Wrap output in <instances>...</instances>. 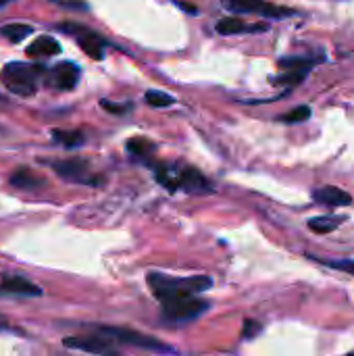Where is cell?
I'll return each instance as SVG.
<instances>
[{
	"label": "cell",
	"mask_w": 354,
	"mask_h": 356,
	"mask_svg": "<svg viewBox=\"0 0 354 356\" xmlns=\"http://www.w3.org/2000/svg\"><path fill=\"white\" fill-rule=\"evenodd\" d=\"M146 282L152 290V294L159 298V302L173 298V296H198L202 292H207L213 282L211 277L204 275H194V277H167L159 271H150L146 275Z\"/></svg>",
	"instance_id": "obj_1"
},
{
	"label": "cell",
	"mask_w": 354,
	"mask_h": 356,
	"mask_svg": "<svg viewBox=\"0 0 354 356\" xmlns=\"http://www.w3.org/2000/svg\"><path fill=\"white\" fill-rule=\"evenodd\" d=\"M44 69L40 65H27V63H6L0 71L2 86L21 98H31L38 92V81Z\"/></svg>",
	"instance_id": "obj_2"
},
{
	"label": "cell",
	"mask_w": 354,
	"mask_h": 356,
	"mask_svg": "<svg viewBox=\"0 0 354 356\" xmlns=\"http://www.w3.org/2000/svg\"><path fill=\"white\" fill-rule=\"evenodd\" d=\"M163 309V317L173 321V323H188L198 319L202 313L209 311V302L198 298V296H173L161 302Z\"/></svg>",
	"instance_id": "obj_3"
},
{
	"label": "cell",
	"mask_w": 354,
	"mask_h": 356,
	"mask_svg": "<svg viewBox=\"0 0 354 356\" xmlns=\"http://www.w3.org/2000/svg\"><path fill=\"white\" fill-rule=\"evenodd\" d=\"M63 344L67 348L81 350V353L94 356H121V350L117 348V342L106 338L98 330H94L92 334H86V336H69L63 340Z\"/></svg>",
	"instance_id": "obj_4"
},
{
	"label": "cell",
	"mask_w": 354,
	"mask_h": 356,
	"mask_svg": "<svg viewBox=\"0 0 354 356\" xmlns=\"http://www.w3.org/2000/svg\"><path fill=\"white\" fill-rule=\"evenodd\" d=\"M94 330H98L106 338L115 340L117 344H129V346H138V348L152 350V353H169V346H165L156 338L134 332V330H125V327H94Z\"/></svg>",
	"instance_id": "obj_5"
},
{
	"label": "cell",
	"mask_w": 354,
	"mask_h": 356,
	"mask_svg": "<svg viewBox=\"0 0 354 356\" xmlns=\"http://www.w3.org/2000/svg\"><path fill=\"white\" fill-rule=\"evenodd\" d=\"M58 29H63L65 33H71V35L79 42L81 50H83L88 56H92V58H96V60H100V58L104 56V42H102V38H100L98 33H94L92 29L81 27V25H73V23H63V25H58Z\"/></svg>",
	"instance_id": "obj_6"
},
{
	"label": "cell",
	"mask_w": 354,
	"mask_h": 356,
	"mask_svg": "<svg viewBox=\"0 0 354 356\" xmlns=\"http://www.w3.org/2000/svg\"><path fill=\"white\" fill-rule=\"evenodd\" d=\"M223 4L232 10V13H265L269 17H286L290 10L267 4L263 0H223Z\"/></svg>",
	"instance_id": "obj_7"
},
{
	"label": "cell",
	"mask_w": 354,
	"mask_h": 356,
	"mask_svg": "<svg viewBox=\"0 0 354 356\" xmlns=\"http://www.w3.org/2000/svg\"><path fill=\"white\" fill-rule=\"evenodd\" d=\"M52 169L63 179L77 181V184H94V179L90 177L88 165L83 161H75V159L73 161H58V163H52Z\"/></svg>",
	"instance_id": "obj_8"
},
{
	"label": "cell",
	"mask_w": 354,
	"mask_h": 356,
	"mask_svg": "<svg viewBox=\"0 0 354 356\" xmlns=\"http://www.w3.org/2000/svg\"><path fill=\"white\" fill-rule=\"evenodd\" d=\"M77 79H79V69L75 63L71 60H65V63H58L54 65V69L50 71V83L56 88V90H73L77 86Z\"/></svg>",
	"instance_id": "obj_9"
},
{
	"label": "cell",
	"mask_w": 354,
	"mask_h": 356,
	"mask_svg": "<svg viewBox=\"0 0 354 356\" xmlns=\"http://www.w3.org/2000/svg\"><path fill=\"white\" fill-rule=\"evenodd\" d=\"M179 188L188 194H209L213 192L211 181L194 167H186L179 171Z\"/></svg>",
	"instance_id": "obj_10"
},
{
	"label": "cell",
	"mask_w": 354,
	"mask_h": 356,
	"mask_svg": "<svg viewBox=\"0 0 354 356\" xmlns=\"http://www.w3.org/2000/svg\"><path fill=\"white\" fill-rule=\"evenodd\" d=\"M0 294H13V296H40L42 290L19 275L4 273L0 277Z\"/></svg>",
	"instance_id": "obj_11"
},
{
	"label": "cell",
	"mask_w": 354,
	"mask_h": 356,
	"mask_svg": "<svg viewBox=\"0 0 354 356\" xmlns=\"http://www.w3.org/2000/svg\"><path fill=\"white\" fill-rule=\"evenodd\" d=\"M313 200L319 202V204H323V207H330V209L353 204V196H351L348 192H344L342 188H336V186L317 188V190L313 192Z\"/></svg>",
	"instance_id": "obj_12"
},
{
	"label": "cell",
	"mask_w": 354,
	"mask_h": 356,
	"mask_svg": "<svg viewBox=\"0 0 354 356\" xmlns=\"http://www.w3.org/2000/svg\"><path fill=\"white\" fill-rule=\"evenodd\" d=\"M25 50H27V56H31V58H42V56L46 58V56L58 54L61 52V44L54 38H50V35H42L35 42H31Z\"/></svg>",
	"instance_id": "obj_13"
},
{
	"label": "cell",
	"mask_w": 354,
	"mask_h": 356,
	"mask_svg": "<svg viewBox=\"0 0 354 356\" xmlns=\"http://www.w3.org/2000/svg\"><path fill=\"white\" fill-rule=\"evenodd\" d=\"M252 29H259L263 31L265 25H246L242 19L238 17H225L217 23V31L223 33V35H232V33H242V31H252Z\"/></svg>",
	"instance_id": "obj_14"
},
{
	"label": "cell",
	"mask_w": 354,
	"mask_h": 356,
	"mask_svg": "<svg viewBox=\"0 0 354 356\" xmlns=\"http://www.w3.org/2000/svg\"><path fill=\"white\" fill-rule=\"evenodd\" d=\"M179 171L169 165H161L154 169V177L163 188H167L169 192H175V190H179Z\"/></svg>",
	"instance_id": "obj_15"
},
{
	"label": "cell",
	"mask_w": 354,
	"mask_h": 356,
	"mask_svg": "<svg viewBox=\"0 0 354 356\" xmlns=\"http://www.w3.org/2000/svg\"><path fill=\"white\" fill-rule=\"evenodd\" d=\"M10 184L15 188H21V190H33V188H40L44 186V179H40L33 171L29 169H17L13 175H10Z\"/></svg>",
	"instance_id": "obj_16"
},
{
	"label": "cell",
	"mask_w": 354,
	"mask_h": 356,
	"mask_svg": "<svg viewBox=\"0 0 354 356\" xmlns=\"http://www.w3.org/2000/svg\"><path fill=\"white\" fill-rule=\"evenodd\" d=\"M344 217H332V215H323V217H313L309 221V227L315 232V234H330V232H336L340 225H342Z\"/></svg>",
	"instance_id": "obj_17"
},
{
	"label": "cell",
	"mask_w": 354,
	"mask_h": 356,
	"mask_svg": "<svg viewBox=\"0 0 354 356\" xmlns=\"http://www.w3.org/2000/svg\"><path fill=\"white\" fill-rule=\"evenodd\" d=\"M33 31V27L31 25H25V23H10V25H2L0 27V33L6 38V40H10V42H23L29 33Z\"/></svg>",
	"instance_id": "obj_18"
},
{
	"label": "cell",
	"mask_w": 354,
	"mask_h": 356,
	"mask_svg": "<svg viewBox=\"0 0 354 356\" xmlns=\"http://www.w3.org/2000/svg\"><path fill=\"white\" fill-rule=\"evenodd\" d=\"M54 142L67 146V148H77L83 144V134L81 131H65V129H52Z\"/></svg>",
	"instance_id": "obj_19"
},
{
	"label": "cell",
	"mask_w": 354,
	"mask_h": 356,
	"mask_svg": "<svg viewBox=\"0 0 354 356\" xmlns=\"http://www.w3.org/2000/svg\"><path fill=\"white\" fill-rule=\"evenodd\" d=\"M154 144L150 142V140H146V138H131L129 142H127V150L134 154V156H138V159H148L152 152H154Z\"/></svg>",
	"instance_id": "obj_20"
},
{
	"label": "cell",
	"mask_w": 354,
	"mask_h": 356,
	"mask_svg": "<svg viewBox=\"0 0 354 356\" xmlns=\"http://www.w3.org/2000/svg\"><path fill=\"white\" fill-rule=\"evenodd\" d=\"M146 102H148L150 106L163 108V106H171V104L175 102V98L169 96V94H165V92H159V90H148V92H146Z\"/></svg>",
	"instance_id": "obj_21"
},
{
	"label": "cell",
	"mask_w": 354,
	"mask_h": 356,
	"mask_svg": "<svg viewBox=\"0 0 354 356\" xmlns=\"http://www.w3.org/2000/svg\"><path fill=\"white\" fill-rule=\"evenodd\" d=\"M311 117V108L309 106H296L294 111H290L288 115L282 117L284 123H303Z\"/></svg>",
	"instance_id": "obj_22"
},
{
	"label": "cell",
	"mask_w": 354,
	"mask_h": 356,
	"mask_svg": "<svg viewBox=\"0 0 354 356\" xmlns=\"http://www.w3.org/2000/svg\"><path fill=\"white\" fill-rule=\"evenodd\" d=\"M307 77V69H296L294 73H288V75H280L275 77V83H288V86H294V83H300L303 79Z\"/></svg>",
	"instance_id": "obj_23"
},
{
	"label": "cell",
	"mask_w": 354,
	"mask_h": 356,
	"mask_svg": "<svg viewBox=\"0 0 354 356\" xmlns=\"http://www.w3.org/2000/svg\"><path fill=\"white\" fill-rule=\"evenodd\" d=\"M328 267H334V269H340V271H344V273H351L354 275V261L353 259H346V261H330V263H325Z\"/></svg>",
	"instance_id": "obj_24"
},
{
	"label": "cell",
	"mask_w": 354,
	"mask_h": 356,
	"mask_svg": "<svg viewBox=\"0 0 354 356\" xmlns=\"http://www.w3.org/2000/svg\"><path fill=\"white\" fill-rule=\"evenodd\" d=\"M300 65L309 67L311 60H307V58H282V60H280V67H282V69H294V67H300Z\"/></svg>",
	"instance_id": "obj_25"
},
{
	"label": "cell",
	"mask_w": 354,
	"mask_h": 356,
	"mask_svg": "<svg viewBox=\"0 0 354 356\" xmlns=\"http://www.w3.org/2000/svg\"><path fill=\"white\" fill-rule=\"evenodd\" d=\"M259 332H261V325H259L257 321H246V325H244V338H246V340L255 338Z\"/></svg>",
	"instance_id": "obj_26"
},
{
	"label": "cell",
	"mask_w": 354,
	"mask_h": 356,
	"mask_svg": "<svg viewBox=\"0 0 354 356\" xmlns=\"http://www.w3.org/2000/svg\"><path fill=\"white\" fill-rule=\"evenodd\" d=\"M102 108H106V111H111V113H115V115H121V113H125L129 106H121V104H111V102H102Z\"/></svg>",
	"instance_id": "obj_27"
},
{
	"label": "cell",
	"mask_w": 354,
	"mask_h": 356,
	"mask_svg": "<svg viewBox=\"0 0 354 356\" xmlns=\"http://www.w3.org/2000/svg\"><path fill=\"white\" fill-rule=\"evenodd\" d=\"M6 2H8V0H0V4H6Z\"/></svg>",
	"instance_id": "obj_28"
},
{
	"label": "cell",
	"mask_w": 354,
	"mask_h": 356,
	"mask_svg": "<svg viewBox=\"0 0 354 356\" xmlns=\"http://www.w3.org/2000/svg\"><path fill=\"white\" fill-rule=\"evenodd\" d=\"M348 356H354V355H348Z\"/></svg>",
	"instance_id": "obj_29"
}]
</instances>
